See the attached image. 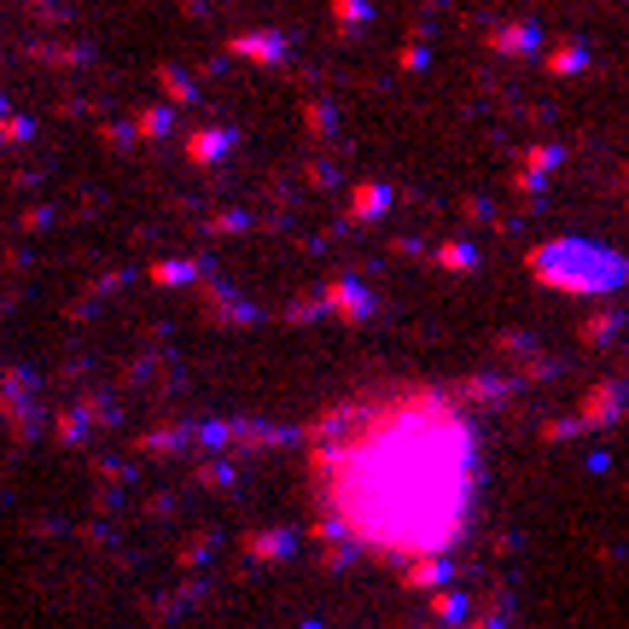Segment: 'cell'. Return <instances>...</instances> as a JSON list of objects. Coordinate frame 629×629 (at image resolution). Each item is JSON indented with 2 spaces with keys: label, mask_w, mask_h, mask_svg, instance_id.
Listing matches in <instances>:
<instances>
[{
  "label": "cell",
  "mask_w": 629,
  "mask_h": 629,
  "mask_svg": "<svg viewBox=\"0 0 629 629\" xmlns=\"http://www.w3.org/2000/svg\"><path fill=\"white\" fill-rule=\"evenodd\" d=\"M309 490L327 530L362 560L420 577L461 554L478 490V420L437 379H379L309 431Z\"/></svg>",
  "instance_id": "obj_1"
},
{
  "label": "cell",
  "mask_w": 629,
  "mask_h": 629,
  "mask_svg": "<svg viewBox=\"0 0 629 629\" xmlns=\"http://www.w3.org/2000/svg\"><path fill=\"white\" fill-rule=\"evenodd\" d=\"M530 274H536L542 286H554V292L583 298V292H612V286H624V280H629V263L618 257V251H606V245L554 239V245L530 251Z\"/></svg>",
  "instance_id": "obj_2"
}]
</instances>
